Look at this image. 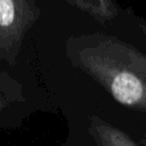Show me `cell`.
Masks as SVG:
<instances>
[{"label":"cell","mask_w":146,"mask_h":146,"mask_svg":"<svg viewBox=\"0 0 146 146\" xmlns=\"http://www.w3.org/2000/svg\"><path fill=\"white\" fill-rule=\"evenodd\" d=\"M68 57L120 104L146 110V54L107 34L73 40Z\"/></svg>","instance_id":"1"},{"label":"cell","mask_w":146,"mask_h":146,"mask_svg":"<svg viewBox=\"0 0 146 146\" xmlns=\"http://www.w3.org/2000/svg\"><path fill=\"white\" fill-rule=\"evenodd\" d=\"M39 16L34 0H0V58L14 63L26 32Z\"/></svg>","instance_id":"2"},{"label":"cell","mask_w":146,"mask_h":146,"mask_svg":"<svg viewBox=\"0 0 146 146\" xmlns=\"http://www.w3.org/2000/svg\"><path fill=\"white\" fill-rule=\"evenodd\" d=\"M67 3H70L71 6L87 13L88 15H90L94 19H96L99 23H106L108 22L106 16L104 15V13L102 11V9L99 8V6L94 1V0H65Z\"/></svg>","instance_id":"3"},{"label":"cell","mask_w":146,"mask_h":146,"mask_svg":"<svg viewBox=\"0 0 146 146\" xmlns=\"http://www.w3.org/2000/svg\"><path fill=\"white\" fill-rule=\"evenodd\" d=\"M94 1L99 6L102 11L106 16L107 21H111L116 16L117 9H116V7L112 0H94Z\"/></svg>","instance_id":"4"},{"label":"cell","mask_w":146,"mask_h":146,"mask_svg":"<svg viewBox=\"0 0 146 146\" xmlns=\"http://www.w3.org/2000/svg\"><path fill=\"white\" fill-rule=\"evenodd\" d=\"M140 30H141V32L144 33V35L146 36V22L140 23Z\"/></svg>","instance_id":"5"},{"label":"cell","mask_w":146,"mask_h":146,"mask_svg":"<svg viewBox=\"0 0 146 146\" xmlns=\"http://www.w3.org/2000/svg\"><path fill=\"white\" fill-rule=\"evenodd\" d=\"M122 146H132V145H130V144H124V145H122Z\"/></svg>","instance_id":"6"}]
</instances>
